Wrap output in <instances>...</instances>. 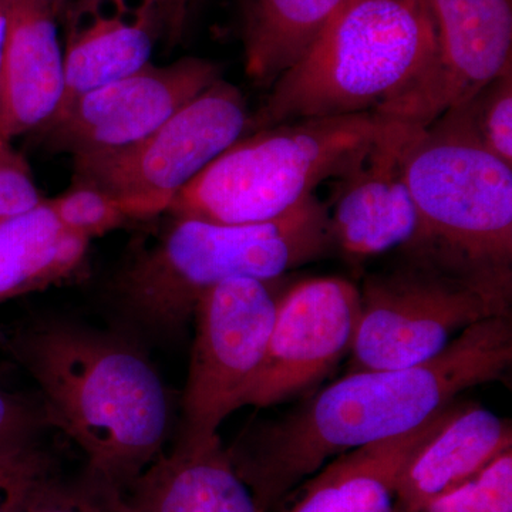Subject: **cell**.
<instances>
[{
    "label": "cell",
    "mask_w": 512,
    "mask_h": 512,
    "mask_svg": "<svg viewBox=\"0 0 512 512\" xmlns=\"http://www.w3.org/2000/svg\"><path fill=\"white\" fill-rule=\"evenodd\" d=\"M451 406L409 433L336 457L302 485L285 512H394L404 464L439 429Z\"/></svg>",
    "instance_id": "obj_18"
},
{
    "label": "cell",
    "mask_w": 512,
    "mask_h": 512,
    "mask_svg": "<svg viewBox=\"0 0 512 512\" xmlns=\"http://www.w3.org/2000/svg\"><path fill=\"white\" fill-rule=\"evenodd\" d=\"M436 30L426 0H346L282 73L248 133L305 119L376 113L429 70Z\"/></svg>",
    "instance_id": "obj_4"
},
{
    "label": "cell",
    "mask_w": 512,
    "mask_h": 512,
    "mask_svg": "<svg viewBox=\"0 0 512 512\" xmlns=\"http://www.w3.org/2000/svg\"><path fill=\"white\" fill-rule=\"evenodd\" d=\"M436 55L409 92L377 114L427 127L512 69V0H426Z\"/></svg>",
    "instance_id": "obj_12"
},
{
    "label": "cell",
    "mask_w": 512,
    "mask_h": 512,
    "mask_svg": "<svg viewBox=\"0 0 512 512\" xmlns=\"http://www.w3.org/2000/svg\"><path fill=\"white\" fill-rule=\"evenodd\" d=\"M414 126H389L345 173L333 178L328 207L333 249L353 261L404 251L419 232L406 170L404 148Z\"/></svg>",
    "instance_id": "obj_13"
},
{
    "label": "cell",
    "mask_w": 512,
    "mask_h": 512,
    "mask_svg": "<svg viewBox=\"0 0 512 512\" xmlns=\"http://www.w3.org/2000/svg\"><path fill=\"white\" fill-rule=\"evenodd\" d=\"M195 0H157L158 12L163 23V35L175 43L183 36L188 16Z\"/></svg>",
    "instance_id": "obj_28"
},
{
    "label": "cell",
    "mask_w": 512,
    "mask_h": 512,
    "mask_svg": "<svg viewBox=\"0 0 512 512\" xmlns=\"http://www.w3.org/2000/svg\"><path fill=\"white\" fill-rule=\"evenodd\" d=\"M453 109L484 150L512 167V69Z\"/></svg>",
    "instance_id": "obj_21"
},
{
    "label": "cell",
    "mask_w": 512,
    "mask_h": 512,
    "mask_svg": "<svg viewBox=\"0 0 512 512\" xmlns=\"http://www.w3.org/2000/svg\"><path fill=\"white\" fill-rule=\"evenodd\" d=\"M47 424L42 404L0 390V444L36 439Z\"/></svg>",
    "instance_id": "obj_27"
},
{
    "label": "cell",
    "mask_w": 512,
    "mask_h": 512,
    "mask_svg": "<svg viewBox=\"0 0 512 512\" xmlns=\"http://www.w3.org/2000/svg\"><path fill=\"white\" fill-rule=\"evenodd\" d=\"M413 512H512V448L476 477Z\"/></svg>",
    "instance_id": "obj_23"
},
{
    "label": "cell",
    "mask_w": 512,
    "mask_h": 512,
    "mask_svg": "<svg viewBox=\"0 0 512 512\" xmlns=\"http://www.w3.org/2000/svg\"><path fill=\"white\" fill-rule=\"evenodd\" d=\"M0 348L39 386L47 424L83 451L87 483L117 500L163 454L170 399L130 340L42 319L0 330Z\"/></svg>",
    "instance_id": "obj_2"
},
{
    "label": "cell",
    "mask_w": 512,
    "mask_h": 512,
    "mask_svg": "<svg viewBox=\"0 0 512 512\" xmlns=\"http://www.w3.org/2000/svg\"><path fill=\"white\" fill-rule=\"evenodd\" d=\"M348 373L397 369L433 359L470 326L511 316L512 293L417 256L366 276Z\"/></svg>",
    "instance_id": "obj_7"
},
{
    "label": "cell",
    "mask_w": 512,
    "mask_h": 512,
    "mask_svg": "<svg viewBox=\"0 0 512 512\" xmlns=\"http://www.w3.org/2000/svg\"><path fill=\"white\" fill-rule=\"evenodd\" d=\"M512 363L511 316L483 320L419 365L360 370L282 419L258 424L228 448L232 464L269 512L329 458L409 433Z\"/></svg>",
    "instance_id": "obj_1"
},
{
    "label": "cell",
    "mask_w": 512,
    "mask_h": 512,
    "mask_svg": "<svg viewBox=\"0 0 512 512\" xmlns=\"http://www.w3.org/2000/svg\"><path fill=\"white\" fill-rule=\"evenodd\" d=\"M9 0H0V73H2L3 49H5L6 26H8Z\"/></svg>",
    "instance_id": "obj_29"
},
{
    "label": "cell",
    "mask_w": 512,
    "mask_h": 512,
    "mask_svg": "<svg viewBox=\"0 0 512 512\" xmlns=\"http://www.w3.org/2000/svg\"><path fill=\"white\" fill-rule=\"evenodd\" d=\"M346 0H251L244 22L245 72L271 87L298 62Z\"/></svg>",
    "instance_id": "obj_20"
},
{
    "label": "cell",
    "mask_w": 512,
    "mask_h": 512,
    "mask_svg": "<svg viewBox=\"0 0 512 512\" xmlns=\"http://www.w3.org/2000/svg\"><path fill=\"white\" fill-rule=\"evenodd\" d=\"M22 512H117L113 498L86 480L63 483L46 478L30 495Z\"/></svg>",
    "instance_id": "obj_25"
},
{
    "label": "cell",
    "mask_w": 512,
    "mask_h": 512,
    "mask_svg": "<svg viewBox=\"0 0 512 512\" xmlns=\"http://www.w3.org/2000/svg\"><path fill=\"white\" fill-rule=\"evenodd\" d=\"M66 231L92 241L133 220L126 205L96 185L74 180L69 190L46 200Z\"/></svg>",
    "instance_id": "obj_22"
},
{
    "label": "cell",
    "mask_w": 512,
    "mask_h": 512,
    "mask_svg": "<svg viewBox=\"0 0 512 512\" xmlns=\"http://www.w3.org/2000/svg\"><path fill=\"white\" fill-rule=\"evenodd\" d=\"M220 79V64L201 57L150 63L74 97L39 131L49 150L73 158L110 153L153 133Z\"/></svg>",
    "instance_id": "obj_10"
},
{
    "label": "cell",
    "mask_w": 512,
    "mask_h": 512,
    "mask_svg": "<svg viewBox=\"0 0 512 512\" xmlns=\"http://www.w3.org/2000/svg\"><path fill=\"white\" fill-rule=\"evenodd\" d=\"M57 18L40 0H9L0 73V143L40 130L66 92Z\"/></svg>",
    "instance_id": "obj_15"
},
{
    "label": "cell",
    "mask_w": 512,
    "mask_h": 512,
    "mask_svg": "<svg viewBox=\"0 0 512 512\" xmlns=\"http://www.w3.org/2000/svg\"><path fill=\"white\" fill-rule=\"evenodd\" d=\"M45 200L26 158L12 144L0 143V224Z\"/></svg>",
    "instance_id": "obj_26"
},
{
    "label": "cell",
    "mask_w": 512,
    "mask_h": 512,
    "mask_svg": "<svg viewBox=\"0 0 512 512\" xmlns=\"http://www.w3.org/2000/svg\"><path fill=\"white\" fill-rule=\"evenodd\" d=\"M52 473V457L36 439L0 444V512H22L37 485Z\"/></svg>",
    "instance_id": "obj_24"
},
{
    "label": "cell",
    "mask_w": 512,
    "mask_h": 512,
    "mask_svg": "<svg viewBox=\"0 0 512 512\" xmlns=\"http://www.w3.org/2000/svg\"><path fill=\"white\" fill-rule=\"evenodd\" d=\"M90 241L62 227L46 200L0 224V303L45 291L83 266Z\"/></svg>",
    "instance_id": "obj_19"
},
{
    "label": "cell",
    "mask_w": 512,
    "mask_h": 512,
    "mask_svg": "<svg viewBox=\"0 0 512 512\" xmlns=\"http://www.w3.org/2000/svg\"><path fill=\"white\" fill-rule=\"evenodd\" d=\"M62 18L66 67L62 106L146 67L163 36L157 0H70Z\"/></svg>",
    "instance_id": "obj_14"
},
{
    "label": "cell",
    "mask_w": 512,
    "mask_h": 512,
    "mask_svg": "<svg viewBox=\"0 0 512 512\" xmlns=\"http://www.w3.org/2000/svg\"><path fill=\"white\" fill-rule=\"evenodd\" d=\"M512 448L511 423L480 404H454L414 450L396 485L394 512H413L476 477Z\"/></svg>",
    "instance_id": "obj_16"
},
{
    "label": "cell",
    "mask_w": 512,
    "mask_h": 512,
    "mask_svg": "<svg viewBox=\"0 0 512 512\" xmlns=\"http://www.w3.org/2000/svg\"><path fill=\"white\" fill-rule=\"evenodd\" d=\"M117 512H264L220 437L160 454L114 500Z\"/></svg>",
    "instance_id": "obj_17"
},
{
    "label": "cell",
    "mask_w": 512,
    "mask_h": 512,
    "mask_svg": "<svg viewBox=\"0 0 512 512\" xmlns=\"http://www.w3.org/2000/svg\"><path fill=\"white\" fill-rule=\"evenodd\" d=\"M40 2L45 3L46 8L56 16L57 19L62 16L64 9L69 5L70 0H40Z\"/></svg>",
    "instance_id": "obj_30"
},
{
    "label": "cell",
    "mask_w": 512,
    "mask_h": 512,
    "mask_svg": "<svg viewBox=\"0 0 512 512\" xmlns=\"http://www.w3.org/2000/svg\"><path fill=\"white\" fill-rule=\"evenodd\" d=\"M275 282L228 279L195 306L180 446H207L220 437L217 431L229 414L244 407L264 363L282 295Z\"/></svg>",
    "instance_id": "obj_9"
},
{
    "label": "cell",
    "mask_w": 512,
    "mask_h": 512,
    "mask_svg": "<svg viewBox=\"0 0 512 512\" xmlns=\"http://www.w3.org/2000/svg\"><path fill=\"white\" fill-rule=\"evenodd\" d=\"M404 170L419 232L403 254L512 293V167L450 109L413 127Z\"/></svg>",
    "instance_id": "obj_5"
},
{
    "label": "cell",
    "mask_w": 512,
    "mask_h": 512,
    "mask_svg": "<svg viewBox=\"0 0 512 512\" xmlns=\"http://www.w3.org/2000/svg\"><path fill=\"white\" fill-rule=\"evenodd\" d=\"M359 318V286L348 279L319 276L282 292L244 407L284 403L322 382L352 350Z\"/></svg>",
    "instance_id": "obj_11"
},
{
    "label": "cell",
    "mask_w": 512,
    "mask_h": 512,
    "mask_svg": "<svg viewBox=\"0 0 512 512\" xmlns=\"http://www.w3.org/2000/svg\"><path fill=\"white\" fill-rule=\"evenodd\" d=\"M251 111L234 84L217 80L153 133L131 146L73 158L74 180L126 205L133 220L167 212L174 198L248 133Z\"/></svg>",
    "instance_id": "obj_8"
},
{
    "label": "cell",
    "mask_w": 512,
    "mask_h": 512,
    "mask_svg": "<svg viewBox=\"0 0 512 512\" xmlns=\"http://www.w3.org/2000/svg\"><path fill=\"white\" fill-rule=\"evenodd\" d=\"M333 249L328 207L316 195L274 220L217 224L175 217L131 252L111 282L121 311L147 328L177 333L205 292L234 278L278 281Z\"/></svg>",
    "instance_id": "obj_3"
},
{
    "label": "cell",
    "mask_w": 512,
    "mask_h": 512,
    "mask_svg": "<svg viewBox=\"0 0 512 512\" xmlns=\"http://www.w3.org/2000/svg\"><path fill=\"white\" fill-rule=\"evenodd\" d=\"M389 123L365 113L247 133L183 188L167 212L217 224L274 220L345 173Z\"/></svg>",
    "instance_id": "obj_6"
}]
</instances>
